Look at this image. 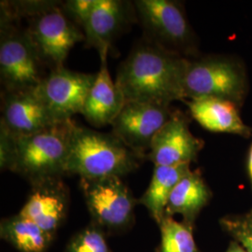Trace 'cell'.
I'll list each match as a JSON object with an SVG mask.
<instances>
[{"mask_svg": "<svg viewBox=\"0 0 252 252\" xmlns=\"http://www.w3.org/2000/svg\"><path fill=\"white\" fill-rule=\"evenodd\" d=\"M211 197L200 172L189 170L173 189L168 200L165 216L180 214L185 223L190 225L200 211L206 207Z\"/></svg>", "mask_w": 252, "mask_h": 252, "instance_id": "e0dca14e", "label": "cell"}, {"mask_svg": "<svg viewBox=\"0 0 252 252\" xmlns=\"http://www.w3.org/2000/svg\"><path fill=\"white\" fill-rule=\"evenodd\" d=\"M248 171L249 175L251 178V182H252V143L250 149V153H249V159H248Z\"/></svg>", "mask_w": 252, "mask_h": 252, "instance_id": "484cf974", "label": "cell"}, {"mask_svg": "<svg viewBox=\"0 0 252 252\" xmlns=\"http://www.w3.org/2000/svg\"><path fill=\"white\" fill-rule=\"evenodd\" d=\"M80 187L93 223L112 231L131 225L138 201L122 178L80 179Z\"/></svg>", "mask_w": 252, "mask_h": 252, "instance_id": "52a82bcc", "label": "cell"}, {"mask_svg": "<svg viewBox=\"0 0 252 252\" xmlns=\"http://www.w3.org/2000/svg\"><path fill=\"white\" fill-rule=\"evenodd\" d=\"M146 157L135 153L117 135L79 126L70 135L65 176L95 180L122 178L136 170Z\"/></svg>", "mask_w": 252, "mask_h": 252, "instance_id": "7a4b0ae2", "label": "cell"}, {"mask_svg": "<svg viewBox=\"0 0 252 252\" xmlns=\"http://www.w3.org/2000/svg\"><path fill=\"white\" fill-rule=\"evenodd\" d=\"M65 252H112L103 229L92 223L74 235Z\"/></svg>", "mask_w": 252, "mask_h": 252, "instance_id": "44dd1931", "label": "cell"}, {"mask_svg": "<svg viewBox=\"0 0 252 252\" xmlns=\"http://www.w3.org/2000/svg\"><path fill=\"white\" fill-rule=\"evenodd\" d=\"M108 51L99 53L100 68L85 100L81 115L94 127L111 126L126 104V99L108 68Z\"/></svg>", "mask_w": 252, "mask_h": 252, "instance_id": "9a60e30c", "label": "cell"}, {"mask_svg": "<svg viewBox=\"0 0 252 252\" xmlns=\"http://www.w3.org/2000/svg\"><path fill=\"white\" fill-rule=\"evenodd\" d=\"M143 38L185 58L197 57L198 44L183 5L172 0H135Z\"/></svg>", "mask_w": 252, "mask_h": 252, "instance_id": "277c9868", "label": "cell"}, {"mask_svg": "<svg viewBox=\"0 0 252 252\" xmlns=\"http://www.w3.org/2000/svg\"><path fill=\"white\" fill-rule=\"evenodd\" d=\"M76 122L58 123L35 134L15 135V152L9 170L31 184L65 176L70 135Z\"/></svg>", "mask_w": 252, "mask_h": 252, "instance_id": "3957f363", "label": "cell"}, {"mask_svg": "<svg viewBox=\"0 0 252 252\" xmlns=\"http://www.w3.org/2000/svg\"><path fill=\"white\" fill-rule=\"evenodd\" d=\"M175 111L167 105L127 101L111 124L112 133L147 158L153 138Z\"/></svg>", "mask_w": 252, "mask_h": 252, "instance_id": "9c48e42d", "label": "cell"}, {"mask_svg": "<svg viewBox=\"0 0 252 252\" xmlns=\"http://www.w3.org/2000/svg\"><path fill=\"white\" fill-rule=\"evenodd\" d=\"M96 74L78 72L64 66L51 70L37 86L46 107L57 123L81 114Z\"/></svg>", "mask_w": 252, "mask_h": 252, "instance_id": "30bf717a", "label": "cell"}, {"mask_svg": "<svg viewBox=\"0 0 252 252\" xmlns=\"http://www.w3.org/2000/svg\"><path fill=\"white\" fill-rule=\"evenodd\" d=\"M134 2L123 0H97L90 18L82 28L85 43L98 53L111 49L112 43L136 21Z\"/></svg>", "mask_w": 252, "mask_h": 252, "instance_id": "5bb4252c", "label": "cell"}, {"mask_svg": "<svg viewBox=\"0 0 252 252\" xmlns=\"http://www.w3.org/2000/svg\"><path fill=\"white\" fill-rule=\"evenodd\" d=\"M226 231L248 252H252V211L244 216L226 217L220 220Z\"/></svg>", "mask_w": 252, "mask_h": 252, "instance_id": "7402d4cb", "label": "cell"}, {"mask_svg": "<svg viewBox=\"0 0 252 252\" xmlns=\"http://www.w3.org/2000/svg\"><path fill=\"white\" fill-rule=\"evenodd\" d=\"M190 170L189 163L172 166H154L148 189L138 200L150 212L153 220L160 224L165 217V210L173 189Z\"/></svg>", "mask_w": 252, "mask_h": 252, "instance_id": "ac0fdd59", "label": "cell"}, {"mask_svg": "<svg viewBox=\"0 0 252 252\" xmlns=\"http://www.w3.org/2000/svg\"><path fill=\"white\" fill-rule=\"evenodd\" d=\"M15 152V135L0 125V166L1 169H9Z\"/></svg>", "mask_w": 252, "mask_h": 252, "instance_id": "cb8c5ba5", "label": "cell"}, {"mask_svg": "<svg viewBox=\"0 0 252 252\" xmlns=\"http://www.w3.org/2000/svg\"><path fill=\"white\" fill-rule=\"evenodd\" d=\"M45 63L19 21L0 18V78L4 91L36 88L45 79Z\"/></svg>", "mask_w": 252, "mask_h": 252, "instance_id": "8992f818", "label": "cell"}, {"mask_svg": "<svg viewBox=\"0 0 252 252\" xmlns=\"http://www.w3.org/2000/svg\"><path fill=\"white\" fill-rule=\"evenodd\" d=\"M32 189L20 214L54 236L68 210L69 193L62 178L32 183Z\"/></svg>", "mask_w": 252, "mask_h": 252, "instance_id": "4fadbf2b", "label": "cell"}, {"mask_svg": "<svg viewBox=\"0 0 252 252\" xmlns=\"http://www.w3.org/2000/svg\"><path fill=\"white\" fill-rule=\"evenodd\" d=\"M0 235L20 252H44L54 237L20 213L1 221Z\"/></svg>", "mask_w": 252, "mask_h": 252, "instance_id": "d6986e66", "label": "cell"}, {"mask_svg": "<svg viewBox=\"0 0 252 252\" xmlns=\"http://www.w3.org/2000/svg\"><path fill=\"white\" fill-rule=\"evenodd\" d=\"M192 118L209 132L226 133L249 137L252 129L241 119L239 106L220 98L189 100L187 103Z\"/></svg>", "mask_w": 252, "mask_h": 252, "instance_id": "2e32d148", "label": "cell"}, {"mask_svg": "<svg viewBox=\"0 0 252 252\" xmlns=\"http://www.w3.org/2000/svg\"><path fill=\"white\" fill-rule=\"evenodd\" d=\"M227 252H248L239 243H237L236 241L233 242L230 245V248L228 249Z\"/></svg>", "mask_w": 252, "mask_h": 252, "instance_id": "d4e9b609", "label": "cell"}, {"mask_svg": "<svg viewBox=\"0 0 252 252\" xmlns=\"http://www.w3.org/2000/svg\"><path fill=\"white\" fill-rule=\"evenodd\" d=\"M204 141L189 131V121L179 110L153 138L147 159L154 166H172L196 161Z\"/></svg>", "mask_w": 252, "mask_h": 252, "instance_id": "8fae6325", "label": "cell"}, {"mask_svg": "<svg viewBox=\"0 0 252 252\" xmlns=\"http://www.w3.org/2000/svg\"><path fill=\"white\" fill-rule=\"evenodd\" d=\"M62 3L27 19L26 27L41 60L51 70L63 66L73 47L85 39L83 30L64 13Z\"/></svg>", "mask_w": 252, "mask_h": 252, "instance_id": "ba28073f", "label": "cell"}, {"mask_svg": "<svg viewBox=\"0 0 252 252\" xmlns=\"http://www.w3.org/2000/svg\"><path fill=\"white\" fill-rule=\"evenodd\" d=\"M1 123L17 136L32 135L58 124L40 96L37 87L3 91Z\"/></svg>", "mask_w": 252, "mask_h": 252, "instance_id": "7c38bea8", "label": "cell"}, {"mask_svg": "<svg viewBox=\"0 0 252 252\" xmlns=\"http://www.w3.org/2000/svg\"><path fill=\"white\" fill-rule=\"evenodd\" d=\"M188 59L142 38L119 65L115 82L126 102L170 106L185 99Z\"/></svg>", "mask_w": 252, "mask_h": 252, "instance_id": "6da1fadb", "label": "cell"}, {"mask_svg": "<svg viewBox=\"0 0 252 252\" xmlns=\"http://www.w3.org/2000/svg\"><path fill=\"white\" fill-rule=\"evenodd\" d=\"M97 0H67L62 3V9L67 17L81 29L90 18Z\"/></svg>", "mask_w": 252, "mask_h": 252, "instance_id": "603a6c76", "label": "cell"}, {"mask_svg": "<svg viewBox=\"0 0 252 252\" xmlns=\"http://www.w3.org/2000/svg\"><path fill=\"white\" fill-rule=\"evenodd\" d=\"M160 225L161 252H200L193 238L191 227L165 216Z\"/></svg>", "mask_w": 252, "mask_h": 252, "instance_id": "ffe728a7", "label": "cell"}, {"mask_svg": "<svg viewBox=\"0 0 252 252\" xmlns=\"http://www.w3.org/2000/svg\"><path fill=\"white\" fill-rule=\"evenodd\" d=\"M247 90L243 64L235 59L221 55L188 59L184 78L185 98H220L240 106Z\"/></svg>", "mask_w": 252, "mask_h": 252, "instance_id": "5b68a950", "label": "cell"}]
</instances>
